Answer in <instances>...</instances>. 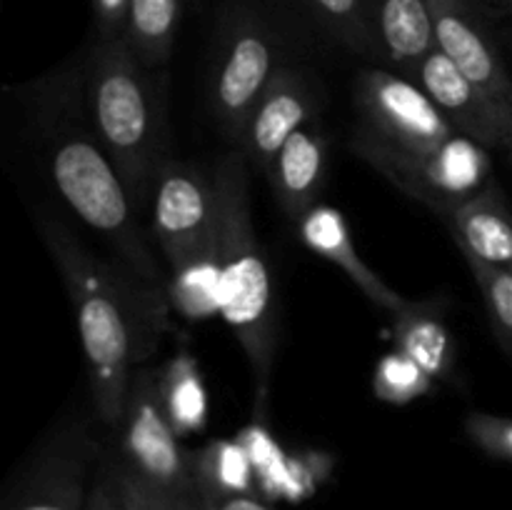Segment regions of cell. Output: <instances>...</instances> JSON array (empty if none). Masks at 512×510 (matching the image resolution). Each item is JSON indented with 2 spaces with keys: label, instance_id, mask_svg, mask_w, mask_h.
Segmentation results:
<instances>
[{
  "label": "cell",
  "instance_id": "1",
  "mask_svg": "<svg viewBox=\"0 0 512 510\" xmlns=\"http://www.w3.org/2000/svg\"><path fill=\"white\" fill-rule=\"evenodd\" d=\"M40 235L58 265L78 320L100 423L120 428L135 363L148 358L168 318V290L143 283L120 263L100 260L55 218H40Z\"/></svg>",
  "mask_w": 512,
  "mask_h": 510
},
{
  "label": "cell",
  "instance_id": "2",
  "mask_svg": "<svg viewBox=\"0 0 512 510\" xmlns=\"http://www.w3.org/2000/svg\"><path fill=\"white\" fill-rule=\"evenodd\" d=\"M85 98L100 143L118 168L135 210L153 203L165 160V115L145 65L120 35L98 40L85 68Z\"/></svg>",
  "mask_w": 512,
  "mask_h": 510
},
{
  "label": "cell",
  "instance_id": "3",
  "mask_svg": "<svg viewBox=\"0 0 512 510\" xmlns=\"http://www.w3.org/2000/svg\"><path fill=\"white\" fill-rule=\"evenodd\" d=\"M215 183V238H218L223 315L255 373L258 393L268 390L278 348V318L270 270L250 218L245 158L228 153L218 163Z\"/></svg>",
  "mask_w": 512,
  "mask_h": 510
},
{
  "label": "cell",
  "instance_id": "4",
  "mask_svg": "<svg viewBox=\"0 0 512 510\" xmlns=\"http://www.w3.org/2000/svg\"><path fill=\"white\" fill-rule=\"evenodd\" d=\"M48 168L60 198L93 233L105 238L115 260L143 283L168 290V278L138 223V210L98 133H90L85 125H55Z\"/></svg>",
  "mask_w": 512,
  "mask_h": 510
},
{
  "label": "cell",
  "instance_id": "5",
  "mask_svg": "<svg viewBox=\"0 0 512 510\" xmlns=\"http://www.w3.org/2000/svg\"><path fill=\"white\" fill-rule=\"evenodd\" d=\"M353 148L395 188L428 205L445 220L493 185L490 150L460 133L428 150H395L358 133Z\"/></svg>",
  "mask_w": 512,
  "mask_h": 510
},
{
  "label": "cell",
  "instance_id": "6",
  "mask_svg": "<svg viewBox=\"0 0 512 510\" xmlns=\"http://www.w3.org/2000/svg\"><path fill=\"white\" fill-rule=\"evenodd\" d=\"M280 68L278 38L268 20L253 8L230 10L210 70V105L230 140L243 143L250 113Z\"/></svg>",
  "mask_w": 512,
  "mask_h": 510
},
{
  "label": "cell",
  "instance_id": "7",
  "mask_svg": "<svg viewBox=\"0 0 512 510\" xmlns=\"http://www.w3.org/2000/svg\"><path fill=\"white\" fill-rule=\"evenodd\" d=\"M120 445L125 465L163 490L178 505L198 498L193 478V453L180 445V435L170 425L160 400L158 370H138L133 375L120 423Z\"/></svg>",
  "mask_w": 512,
  "mask_h": 510
},
{
  "label": "cell",
  "instance_id": "8",
  "mask_svg": "<svg viewBox=\"0 0 512 510\" xmlns=\"http://www.w3.org/2000/svg\"><path fill=\"white\" fill-rule=\"evenodd\" d=\"M363 128L358 133L395 150H428L453 138L455 128L445 120L430 95L408 75L383 68H365L355 83Z\"/></svg>",
  "mask_w": 512,
  "mask_h": 510
},
{
  "label": "cell",
  "instance_id": "9",
  "mask_svg": "<svg viewBox=\"0 0 512 510\" xmlns=\"http://www.w3.org/2000/svg\"><path fill=\"white\" fill-rule=\"evenodd\" d=\"M153 238L168 268L215 245V183L188 163L160 168L153 190Z\"/></svg>",
  "mask_w": 512,
  "mask_h": 510
},
{
  "label": "cell",
  "instance_id": "10",
  "mask_svg": "<svg viewBox=\"0 0 512 510\" xmlns=\"http://www.w3.org/2000/svg\"><path fill=\"white\" fill-rule=\"evenodd\" d=\"M430 95L455 133L485 145L512 153V118L485 95L448 55L435 48L410 75Z\"/></svg>",
  "mask_w": 512,
  "mask_h": 510
},
{
  "label": "cell",
  "instance_id": "11",
  "mask_svg": "<svg viewBox=\"0 0 512 510\" xmlns=\"http://www.w3.org/2000/svg\"><path fill=\"white\" fill-rule=\"evenodd\" d=\"M438 48L512 118V78L475 0H428Z\"/></svg>",
  "mask_w": 512,
  "mask_h": 510
},
{
  "label": "cell",
  "instance_id": "12",
  "mask_svg": "<svg viewBox=\"0 0 512 510\" xmlns=\"http://www.w3.org/2000/svg\"><path fill=\"white\" fill-rule=\"evenodd\" d=\"M93 455L95 445L85 430L55 435L25 470L8 510H88L85 480Z\"/></svg>",
  "mask_w": 512,
  "mask_h": 510
},
{
  "label": "cell",
  "instance_id": "13",
  "mask_svg": "<svg viewBox=\"0 0 512 510\" xmlns=\"http://www.w3.org/2000/svg\"><path fill=\"white\" fill-rule=\"evenodd\" d=\"M310 115H313V93L308 83L298 70L283 65L255 103L245 128L243 145L255 168L268 173L280 148L288 143L295 130L310 123Z\"/></svg>",
  "mask_w": 512,
  "mask_h": 510
},
{
  "label": "cell",
  "instance_id": "14",
  "mask_svg": "<svg viewBox=\"0 0 512 510\" xmlns=\"http://www.w3.org/2000/svg\"><path fill=\"white\" fill-rule=\"evenodd\" d=\"M300 240L308 245L313 253L333 263L335 268L343 270L378 308L390 310V313H400L408 305V300L400 293H395L355 250L353 235H350L348 223H345L343 213L333 205L318 203L298 220Z\"/></svg>",
  "mask_w": 512,
  "mask_h": 510
},
{
  "label": "cell",
  "instance_id": "15",
  "mask_svg": "<svg viewBox=\"0 0 512 510\" xmlns=\"http://www.w3.org/2000/svg\"><path fill=\"white\" fill-rule=\"evenodd\" d=\"M325 163H328V140L313 123H305L303 128L295 130L270 163L265 175L273 185L275 200L295 223L313 205H318Z\"/></svg>",
  "mask_w": 512,
  "mask_h": 510
},
{
  "label": "cell",
  "instance_id": "16",
  "mask_svg": "<svg viewBox=\"0 0 512 510\" xmlns=\"http://www.w3.org/2000/svg\"><path fill=\"white\" fill-rule=\"evenodd\" d=\"M378 48L405 75L438 48L428 0H365Z\"/></svg>",
  "mask_w": 512,
  "mask_h": 510
},
{
  "label": "cell",
  "instance_id": "17",
  "mask_svg": "<svg viewBox=\"0 0 512 510\" xmlns=\"http://www.w3.org/2000/svg\"><path fill=\"white\" fill-rule=\"evenodd\" d=\"M465 258H478L512 273V213L498 185L460 205L448 218Z\"/></svg>",
  "mask_w": 512,
  "mask_h": 510
},
{
  "label": "cell",
  "instance_id": "18",
  "mask_svg": "<svg viewBox=\"0 0 512 510\" xmlns=\"http://www.w3.org/2000/svg\"><path fill=\"white\" fill-rule=\"evenodd\" d=\"M395 348L420 365L433 380L450 378L455 365V343L443 315L428 303L408 300L395 313Z\"/></svg>",
  "mask_w": 512,
  "mask_h": 510
},
{
  "label": "cell",
  "instance_id": "19",
  "mask_svg": "<svg viewBox=\"0 0 512 510\" xmlns=\"http://www.w3.org/2000/svg\"><path fill=\"white\" fill-rule=\"evenodd\" d=\"M168 300L175 313L190 323L223 315V278H220L218 238L213 248L170 268Z\"/></svg>",
  "mask_w": 512,
  "mask_h": 510
},
{
  "label": "cell",
  "instance_id": "20",
  "mask_svg": "<svg viewBox=\"0 0 512 510\" xmlns=\"http://www.w3.org/2000/svg\"><path fill=\"white\" fill-rule=\"evenodd\" d=\"M160 400L170 425L180 438L200 433L208 425V390L198 360L178 353L163 370H158Z\"/></svg>",
  "mask_w": 512,
  "mask_h": 510
},
{
  "label": "cell",
  "instance_id": "21",
  "mask_svg": "<svg viewBox=\"0 0 512 510\" xmlns=\"http://www.w3.org/2000/svg\"><path fill=\"white\" fill-rule=\"evenodd\" d=\"M180 13L183 0H130L123 38L145 68H158L170 58Z\"/></svg>",
  "mask_w": 512,
  "mask_h": 510
},
{
  "label": "cell",
  "instance_id": "22",
  "mask_svg": "<svg viewBox=\"0 0 512 510\" xmlns=\"http://www.w3.org/2000/svg\"><path fill=\"white\" fill-rule=\"evenodd\" d=\"M253 470V460L240 440H213L193 453V478L200 498L250 495Z\"/></svg>",
  "mask_w": 512,
  "mask_h": 510
},
{
  "label": "cell",
  "instance_id": "23",
  "mask_svg": "<svg viewBox=\"0 0 512 510\" xmlns=\"http://www.w3.org/2000/svg\"><path fill=\"white\" fill-rule=\"evenodd\" d=\"M303 5L318 20L320 28L343 48L358 55L380 53L365 0H303Z\"/></svg>",
  "mask_w": 512,
  "mask_h": 510
},
{
  "label": "cell",
  "instance_id": "24",
  "mask_svg": "<svg viewBox=\"0 0 512 510\" xmlns=\"http://www.w3.org/2000/svg\"><path fill=\"white\" fill-rule=\"evenodd\" d=\"M430 388H433V378L400 350L383 355L375 365L373 390L383 403H413V400L428 395Z\"/></svg>",
  "mask_w": 512,
  "mask_h": 510
},
{
  "label": "cell",
  "instance_id": "25",
  "mask_svg": "<svg viewBox=\"0 0 512 510\" xmlns=\"http://www.w3.org/2000/svg\"><path fill=\"white\" fill-rule=\"evenodd\" d=\"M475 275L480 293H483L485 305H488L490 320L498 330L500 340L512 350V273L508 270L493 268L478 258H465Z\"/></svg>",
  "mask_w": 512,
  "mask_h": 510
},
{
  "label": "cell",
  "instance_id": "26",
  "mask_svg": "<svg viewBox=\"0 0 512 510\" xmlns=\"http://www.w3.org/2000/svg\"><path fill=\"white\" fill-rule=\"evenodd\" d=\"M465 433L490 458L512 463V420L493 413H470Z\"/></svg>",
  "mask_w": 512,
  "mask_h": 510
},
{
  "label": "cell",
  "instance_id": "27",
  "mask_svg": "<svg viewBox=\"0 0 512 510\" xmlns=\"http://www.w3.org/2000/svg\"><path fill=\"white\" fill-rule=\"evenodd\" d=\"M113 473L123 510H180L173 498H168L163 490L153 488L148 480L140 478V475L135 473V470H130L125 463L118 465Z\"/></svg>",
  "mask_w": 512,
  "mask_h": 510
},
{
  "label": "cell",
  "instance_id": "28",
  "mask_svg": "<svg viewBox=\"0 0 512 510\" xmlns=\"http://www.w3.org/2000/svg\"><path fill=\"white\" fill-rule=\"evenodd\" d=\"M128 10L130 0H93L95 25H98L100 40H113L125 33Z\"/></svg>",
  "mask_w": 512,
  "mask_h": 510
},
{
  "label": "cell",
  "instance_id": "29",
  "mask_svg": "<svg viewBox=\"0 0 512 510\" xmlns=\"http://www.w3.org/2000/svg\"><path fill=\"white\" fill-rule=\"evenodd\" d=\"M180 510H270L268 505L260 503L253 495H230V498H195L190 503L178 505Z\"/></svg>",
  "mask_w": 512,
  "mask_h": 510
},
{
  "label": "cell",
  "instance_id": "30",
  "mask_svg": "<svg viewBox=\"0 0 512 510\" xmlns=\"http://www.w3.org/2000/svg\"><path fill=\"white\" fill-rule=\"evenodd\" d=\"M88 510H123L113 470L93 483V488H90V495H88Z\"/></svg>",
  "mask_w": 512,
  "mask_h": 510
},
{
  "label": "cell",
  "instance_id": "31",
  "mask_svg": "<svg viewBox=\"0 0 512 510\" xmlns=\"http://www.w3.org/2000/svg\"><path fill=\"white\" fill-rule=\"evenodd\" d=\"M500 3H503L505 8H510V10H512V0H500Z\"/></svg>",
  "mask_w": 512,
  "mask_h": 510
}]
</instances>
